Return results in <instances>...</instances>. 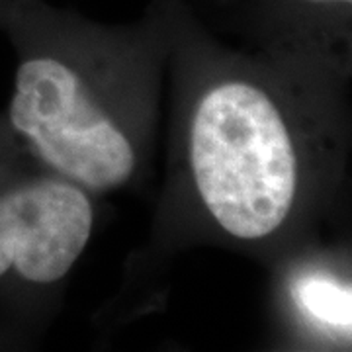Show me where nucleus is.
<instances>
[{"label": "nucleus", "instance_id": "f257e3e1", "mask_svg": "<svg viewBox=\"0 0 352 352\" xmlns=\"http://www.w3.org/2000/svg\"><path fill=\"white\" fill-rule=\"evenodd\" d=\"M188 164L204 210L233 239H268L296 212L302 143L282 104L254 80L226 78L201 92Z\"/></svg>", "mask_w": 352, "mask_h": 352}, {"label": "nucleus", "instance_id": "f03ea898", "mask_svg": "<svg viewBox=\"0 0 352 352\" xmlns=\"http://www.w3.org/2000/svg\"><path fill=\"white\" fill-rule=\"evenodd\" d=\"M10 124L36 157L82 190L108 192L135 175L131 135L63 57L34 55L18 67Z\"/></svg>", "mask_w": 352, "mask_h": 352}, {"label": "nucleus", "instance_id": "7ed1b4c3", "mask_svg": "<svg viewBox=\"0 0 352 352\" xmlns=\"http://www.w3.org/2000/svg\"><path fill=\"white\" fill-rule=\"evenodd\" d=\"M94 208L87 190L43 178L0 194V278L32 284L63 280L87 249Z\"/></svg>", "mask_w": 352, "mask_h": 352}, {"label": "nucleus", "instance_id": "20e7f679", "mask_svg": "<svg viewBox=\"0 0 352 352\" xmlns=\"http://www.w3.org/2000/svg\"><path fill=\"white\" fill-rule=\"evenodd\" d=\"M292 300L298 314L317 331L351 342V282L327 272H303L292 282Z\"/></svg>", "mask_w": 352, "mask_h": 352}, {"label": "nucleus", "instance_id": "39448f33", "mask_svg": "<svg viewBox=\"0 0 352 352\" xmlns=\"http://www.w3.org/2000/svg\"><path fill=\"white\" fill-rule=\"evenodd\" d=\"M303 8H317V10H339L349 12L352 6V0H292Z\"/></svg>", "mask_w": 352, "mask_h": 352}]
</instances>
